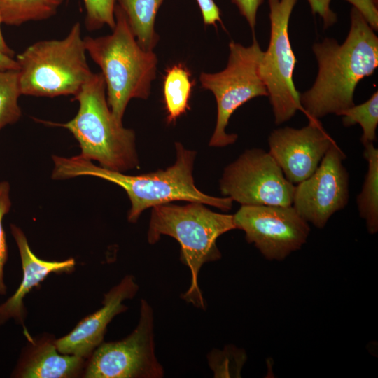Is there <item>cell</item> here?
<instances>
[{
    "instance_id": "1",
    "label": "cell",
    "mask_w": 378,
    "mask_h": 378,
    "mask_svg": "<svg viewBox=\"0 0 378 378\" xmlns=\"http://www.w3.org/2000/svg\"><path fill=\"white\" fill-rule=\"evenodd\" d=\"M318 71L312 87L300 92L302 112L309 119L319 120L330 113L338 115L354 106V94L360 80L371 76L378 66V38L354 7L351 27L340 45L325 38L313 46Z\"/></svg>"
},
{
    "instance_id": "2",
    "label": "cell",
    "mask_w": 378,
    "mask_h": 378,
    "mask_svg": "<svg viewBox=\"0 0 378 378\" xmlns=\"http://www.w3.org/2000/svg\"><path fill=\"white\" fill-rule=\"evenodd\" d=\"M175 163L164 170L139 175H127L121 172L97 166L80 155L71 158L54 155L53 179H67L92 176L111 181L127 192L131 209L127 215L130 223H136L141 213L149 207L174 201L201 202L220 209H231L232 200L204 194L195 185L192 169L195 152L176 144Z\"/></svg>"
},
{
    "instance_id": "3",
    "label": "cell",
    "mask_w": 378,
    "mask_h": 378,
    "mask_svg": "<svg viewBox=\"0 0 378 378\" xmlns=\"http://www.w3.org/2000/svg\"><path fill=\"white\" fill-rule=\"evenodd\" d=\"M234 229L233 215L214 212L201 202H190L182 206L167 203L153 207L148 241L153 244L161 235H168L179 243L180 260L190 272V286L181 295L187 303L206 310V303L198 284L199 273L205 263L221 258L216 241Z\"/></svg>"
},
{
    "instance_id": "4",
    "label": "cell",
    "mask_w": 378,
    "mask_h": 378,
    "mask_svg": "<svg viewBox=\"0 0 378 378\" xmlns=\"http://www.w3.org/2000/svg\"><path fill=\"white\" fill-rule=\"evenodd\" d=\"M114 13L115 24L111 34L83 38L87 53L102 69L111 111L122 123L129 102L148 97L158 58L153 50H146L138 43L118 4Z\"/></svg>"
},
{
    "instance_id": "5",
    "label": "cell",
    "mask_w": 378,
    "mask_h": 378,
    "mask_svg": "<svg viewBox=\"0 0 378 378\" xmlns=\"http://www.w3.org/2000/svg\"><path fill=\"white\" fill-rule=\"evenodd\" d=\"M74 99L79 108L73 119L65 123L45 122L67 129L78 141L80 155L98 161L102 167L121 172L136 167L135 134L113 116L102 73H94Z\"/></svg>"
},
{
    "instance_id": "6",
    "label": "cell",
    "mask_w": 378,
    "mask_h": 378,
    "mask_svg": "<svg viewBox=\"0 0 378 378\" xmlns=\"http://www.w3.org/2000/svg\"><path fill=\"white\" fill-rule=\"evenodd\" d=\"M81 26L76 22L59 40H43L27 47L16 57L22 94L55 97L75 96L90 80Z\"/></svg>"
},
{
    "instance_id": "7",
    "label": "cell",
    "mask_w": 378,
    "mask_h": 378,
    "mask_svg": "<svg viewBox=\"0 0 378 378\" xmlns=\"http://www.w3.org/2000/svg\"><path fill=\"white\" fill-rule=\"evenodd\" d=\"M227 66L214 74L202 72L200 81L203 88L215 96L217 119L209 146L224 147L234 144L237 135L227 134L225 129L232 113L248 101L267 96V88L259 74L262 54L258 42L253 38L251 46L245 47L231 41Z\"/></svg>"
},
{
    "instance_id": "8",
    "label": "cell",
    "mask_w": 378,
    "mask_h": 378,
    "mask_svg": "<svg viewBox=\"0 0 378 378\" xmlns=\"http://www.w3.org/2000/svg\"><path fill=\"white\" fill-rule=\"evenodd\" d=\"M297 0H268L271 24L270 40L262 52L259 74L267 88L274 122L282 124L302 111L300 92L293 75L297 59L288 35V23Z\"/></svg>"
},
{
    "instance_id": "9",
    "label": "cell",
    "mask_w": 378,
    "mask_h": 378,
    "mask_svg": "<svg viewBox=\"0 0 378 378\" xmlns=\"http://www.w3.org/2000/svg\"><path fill=\"white\" fill-rule=\"evenodd\" d=\"M153 311L141 300L138 324L120 341L102 342L88 358L87 378H161L164 369L155 356Z\"/></svg>"
},
{
    "instance_id": "10",
    "label": "cell",
    "mask_w": 378,
    "mask_h": 378,
    "mask_svg": "<svg viewBox=\"0 0 378 378\" xmlns=\"http://www.w3.org/2000/svg\"><path fill=\"white\" fill-rule=\"evenodd\" d=\"M295 188L271 154L260 148L246 150L220 180L222 195L241 205L290 206Z\"/></svg>"
},
{
    "instance_id": "11",
    "label": "cell",
    "mask_w": 378,
    "mask_h": 378,
    "mask_svg": "<svg viewBox=\"0 0 378 378\" xmlns=\"http://www.w3.org/2000/svg\"><path fill=\"white\" fill-rule=\"evenodd\" d=\"M233 218L235 228L269 260H284L300 250L310 233L309 223L292 205H241Z\"/></svg>"
},
{
    "instance_id": "12",
    "label": "cell",
    "mask_w": 378,
    "mask_h": 378,
    "mask_svg": "<svg viewBox=\"0 0 378 378\" xmlns=\"http://www.w3.org/2000/svg\"><path fill=\"white\" fill-rule=\"evenodd\" d=\"M345 159V153L335 141L315 172L295 186L292 206L318 229L348 204L349 176L343 164Z\"/></svg>"
},
{
    "instance_id": "13",
    "label": "cell",
    "mask_w": 378,
    "mask_h": 378,
    "mask_svg": "<svg viewBox=\"0 0 378 378\" xmlns=\"http://www.w3.org/2000/svg\"><path fill=\"white\" fill-rule=\"evenodd\" d=\"M334 142L319 120L309 119L300 129L285 127L273 130L268 137V152L295 185L315 172Z\"/></svg>"
},
{
    "instance_id": "14",
    "label": "cell",
    "mask_w": 378,
    "mask_h": 378,
    "mask_svg": "<svg viewBox=\"0 0 378 378\" xmlns=\"http://www.w3.org/2000/svg\"><path fill=\"white\" fill-rule=\"evenodd\" d=\"M138 290L139 285L134 276H125L118 284L104 295L103 306L99 309L83 318L69 334L55 340L59 352L88 359L104 342L109 323L115 316L128 309L123 302L133 298Z\"/></svg>"
},
{
    "instance_id": "15",
    "label": "cell",
    "mask_w": 378,
    "mask_h": 378,
    "mask_svg": "<svg viewBox=\"0 0 378 378\" xmlns=\"http://www.w3.org/2000/svg\"><path fill=\"white\" fill-rule=\"evenodd\" d=\"M11 234L20 255L22 279L15 292L0 304V326L10 319L24 324L27 312L24 304L26 295L43 281L50 274L69 273L75 268L72 258L62 261H48L38 258L29 247L27 239L20 227L10 225Z\"/></svg>"
},
{
    "instance_id": "16",
    "label": "cell",
    "mask_w": 378,
    "mask_h": 378,
    "mask_svg": "<svg viewBox=\"0 0 378 378\" xmlns=\"http://www.w3.org/2000/svg\"><path fill=\"white\" fill-rule=\"evenodd\" d=\"M85 358L59 352L55 340H31L22 352L11 377L15 378H72L83 374Z\"/></svg>"
},
{
    "instance_id": "17",
    "label": "cell",
    "mask_w": 378,
    "mask_h": 378,
    "mask_svg": "<svg viewBox=\"0 0 378 378\" xmlns=\"http://www.w3.org/2000/svg\"><path fill=\"white\" fill-rule=\"evenodd\" d=\"M163 1L118 0L138 43L146 50H153L158 41L155 21Z\"/></svg>"
},
{
    "instance_id": "18",
    "label": "cell",
    "mask_w": 378,
    "mask_h": 378,
    "mask_svg": "<svg viewBox=\"0 0 378 378\" xmlns=\"http://www.w3.org/2000/svg\"><path fill=\"white\" fill-rule=\"evenodd\" d=\"M364 148L363 157L368 162V171L356 202L368 232L374 234L378 231V149L373 143L365 145Z\"/></svg>"
},
{
    "instance_id": "19",
    "label": "cell",
    "mask_w": 378,
    "mask_h": 378,
    "mask_svg": "<svg viewBox=\"0 0 378 378\" xmlns=\"http://www.w3.org/2000/svg\"><path fill=\"white\" fill-rule=\"evenodd\" d=\"M64 0H0L1 22L20 26L54 16Z\"/></svg>"
},
{
    "instance_id": "20",
    "label": "cell",
    "mask_w": 378,
    "mask_h": 378,
    "mask_svg": "<svg viewBox=\"0 0 378 378\" xmlns=\"http://www.w3.org/2000/svg\"><path fill=\"white\" fill-rule=\"evenodd\" d=\"M192 83L189 71L182 64H176L166 71L163 93L167 121L172 122L189 108Z\"/></svg>"
},
{
    "instance_id": "21",
    "label": "cell",
    "mask_w": 378,
    "mask_h": 378,
    "mask_svg": "<svg viewBox=\"0 0 378 378\" xmlns=\"http://www.w3.org/2000/svg\"><path fill=\"white\" fill-rule=\"evenodd\" d=\"M345 127L359 124L363 130L360 141L363 146L377 140L376 129L378 125V93L376 91L364 103L354 105L340 112Z\"/></svg>"
},
{
    "instance_id": "22",
    "label": "cell",
    "mask_w": 378,
    "mask_h": 378,
    "mask_svg": "<svg viewBox=\"0 0 378 378\" xmlns=\"http://www.w3.org/2000/svg\"><path fill=\"white\" fill-rule=\"evenodd\" d=\"M18 70H0V130L20 118L18 104L21 95Z\"/></svg>"
},
{
    "instance_id": "23",
    "label": "cell",
    "mask_w": 378,
    "mask_h": 378,
    "mask_svg": "<svg viewBox=\"0 0 378 378\" xmlns=\"http://www.w3.org/2000/svg\"><path fill=\"white\" fill-rule=\"evenodd\" d=\"M246 360L245 352L234 346L214 350L208 356L209 365L215 377H239Z\"/></svg>"
},
{
    "instance_id": "24",
    "label": "cell",
    "mask_w": 378,
    "mask_h": 378,
    "mask_svg": "<svg viewBox=\"0 0 378 378\" xmlns=\"http://www.w3.org/2000/svg\"><path fill=\"white\" fill-rule=\"evenodd\" d=\"M85 8V25L94 31L107 25L112 29L115 24V0H83Z\"/></svg>"
},
{
    "instance_id": "25",
    "label": "cell",
    "mask_w": 378,
    "mask_h": 378,
    "mask_svg": "<svg viewBox=\"0 0 378 378\" xmlns=\"http://www.w3.org/2000/svg\"><path fill=\"white\" fill-rule=\"evenodd\" d=\"M11 206L10 198V184L8 181L0 182V295L6 293L4 281V266L8 260V246L3 226L4 216L8 213Z\"/></svg>"
},
{
    "instance_id": "26",
    "label": "cell",
    "mask_w": 378,
    "mask_h": 378,
    "mask_svg": "<svg viewBox=\"0 0 378 378\" xmlns=\"http://www.w3.org/2000/svg\"><path fill=\"white\" fill-rule=\"evenodd\" d=\"M354 5L374 31H377L378 14L373 0H346Z\"/></svg>"
},
{
    "instance_id": "27",
    "label": "cell",
    "mask_w": 378,
    "mask_h": 378,
    "mask_svg": "<svg viewBox=\"0 0 378 378\" xmlns=\"http://www.w3.org/2000/svg\"><path fill=\"white\" fill-rule=\"evenodd\" d=\"M314 14H318L323 20L324 28L333 25L337 22V15L330 7L331 0H307Z\"/></svg>"
},
{
    "instance_id": "28",
    "label": "cell",
    "mask_w": 378,
    "mask_h": 378,
    "mask_svg": "<svg viewBox=\"0 0 378 378\" xmlns=\"http://www.w3.org/2000/svg\"><path fill=\"white\" fill-rule=\"evenodd\" d=\"M264 0H232L240 13L246 18L249 26L254 30L256 24V15L259 6Z\"/></svg>"
},
{
    "instance_id": "29",
    "label": "cell",
    "mask_w": 378,
    "mask_h": 378,
    "mask_svg": "<svg viewBox=\"0 0 378 378\" xmlns=\"http://www.w3.org/2000/svg\"><path fill=\"white\" fill-rule=\"evenodd\" d=\"M201 10L203 21L206 25L221 22L220 13L214 0H196Z\"/></svg>"
},
{
    "instance_id": "30",
    "label": "cell",
    "mask_w": 378,
    "mask_h": 378,
    "mask_svg": "<svg viewBox=\"0 0 378 378\" xmlns=\"http://www.w3.org/2000/svg\"><path fill=\"white\" fill-rule=\"evenodd\" d=\"M19 65L15 59L0 52V70H19Z\"/></svg>"
},
{
    "instance_id": "31",
    "label": "cell",
    "mask_w": 378,
    "mask_h": 378,
    "mask_svg": "<svg viewBox=\"0 0 378 378\" xmlns=\"http://www.w3.org/2000/svg\"><path fill=\"white\" fill-rule=\"evenodd\" d=\"M1 24L2 22L0 18V52L11 57H13L15 55V52L7 45L3 36L1 29Z\"/></svg>"
}]
</instances>
